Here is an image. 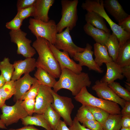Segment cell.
I'll use <instances>...</instances> for the list:
<instances>
[{"mask_svg":"<svg viewBox=\"0 0 130 130\" xmlns=\"http://www.w3.org/2000/svg\"><path fill=\"white\" fill-rule=\"evenodd\" d=\"M0 129H7L6 126L4 125L3 122L0 120Z\"/></svg>","mask_w":130,"mask_h":130,"instance_id":"cell-49","label":"cell"},{"mask_svg":"<svg viewBox=\"0 0 130 130\" xmlns=\"http://www.w3.org/2000/svg\"><path fill=\"white\" fill-rule=\"evenodd\" d=\"M43 114L52 130H55L60 120L61 117L60 115L53 108L51 105L48 108Z\"/></svg>","mask_w":130,"mask_h":130,"instance_id":"cell-29","label":"cell"},{"mask_svg":"<svg viewBox=\"0 0 130 130\" xmlns=\"http://www.w3.org/2000/svg\"><path fill=\"white\" fill-rule=\"evenodd\" d=\"M55 2L54 0H36L33 5L35 12L34 19L47 22L50 20L49 10Z\"/></svg>","mask_w":130,"mask_h":130,"instance_id":"cell-17","label":"cell"},{"mask_svg":"<svg viewBox=\"0 0 130 130\" xmlns=\"http://www.w3.org/2000/svg\"><path fill=\"white\" fill-rule=\"evenodd\" d=\"M122 74L126 78V81L130 83V65L121 67Z\"/></svg>","mask_w":130,"mask_h":130,"instance_id":"cell-42","label":"cell"},{"mask_svg":"<svg viewBox=\"0 0 130 130\" xmlns=\"http://www.w3.org/2000/svg\"><path fill=\"white\" fill-rule=\"evenodd\" d=\"M70 31L67 27L64 31L57 33L53 45L59 50L67 52L70 56L73 57L76 53L83 52L84 48L78 47L75 44L70 34Z\"/></svg>","mask_w":130,"mask_h":130,"instance_id":"cell-10","label":"cell"},{"mask_svg":"<svg viewBox=\"0 0 130 130\" xmlns=\"http://www.w3.org/2000/svg\"><path fill=\"white\" fill-rule=\"evenodd\" d=\"M118 25L125 31L130 33V15L122 20L118 22Z\"/></svg>","mask_w":130,"mask_h":130,"instance_id":"cell-40","label":"cell"},{"mask_svg":"<svg viewBox=\"0 0 130 130\" xmlns=\"http://www.w3.org/2000/svg\"><path fill=\"white\" fill-rule=\"evenodd\" d=\"M9 34L11 42L17 45V54L26 58L32 57L36 54V50L31 45V40L26 37V33L20 29L16 31L11 30Z\"/></svg>","mask_w":130,"mask_h":130,"instance_id":"cell-9","label":"cell"},{"mask_svg":"<svg viewBox=\"0 0 130 130\" xmlns=\"http://www.w3.org/2000/svg\"><path fill=\"white\" fill-rule=\"evenodd\" d=\"M85 20L88 23L95 27L110 33V31L107 27L104 19L97 13L92 11H87Z\"/></svg>","mask_w":130,"mask_h":130,"instance_id":"cell-22","label":"cell"},{"mask_svg":"<svg viewBox=\"0 0 130 130\" xmlns=\"http://www.w3.org/2000/svg\"><path fill=\"white\" fill-rule=\"evenodd\" d=\"M75 117L78 121L82 124L88 120H95L89 110L83 105L78 110Z\"/></svg>","mask_w":130,"mask_h":130,"instance_id":"cell-33","label":"cell"},{"mask_svg":"<svg viewBox=\"0 0 130 130\" xmlns=\"http://www.w3.org/2000/svg\"><path fill=\"white\" fill-rule=\"evenodd\" d=\"M21 120L24 126L36 125L43 127L46 130H52L43 114H36L33 116L28 115Z\"/></svg>","mask_w":130,"mask_h":130,"instance_id":"cell-23","label":"cell"},{"mask_svg":"<svg viewBox=\"0 0 130 130\" xmlns=\"http://www.w3.org/2000/svg\"><path fill=\"white\" fill-rule=\"evenodd\" d=\"M40 85L37 80L32 85L29 90L23 95L20 100L23 101L27 99H35L38 94Z\"/></svg>","mask_w":130,"mask_h":130,"instance_id":"cell-34","label":"cell"},{"mask_svg":"<svg viewBox=\"0 0 130 130\" xmlns=\"http://www.w3.org/2000/svg\"><path fill=\"white\" fill-rule=\"evenodd\" d=\"M70 130H91L80 124L75 117L72 125L69 127Z\"/></svg>","mask_w":130,"mask_h":130,"instance_id":"cell-41","label":"cell"},{"mask_svg":"<svg viewBox=\"0 0 130 130\" xmlns=\"http://www.w3.org/2000/svg\"><path fill=\"white\" fill-rule=\"evenodd\" d=\"M92 47L89 43H87L84 51L82 52H77L74 55V60L78 61L81 66H86L89 70H93L100 73L104 72V70L99 66L95 62L93 55L94 52L92 50Z\"/></svg>","mask_w":130,"mask_h":130,"instance_id":"cell-14","label":"cell"},{"mask_svg":"<svg viewBox=\"0 0 130 130\" xmlns=\"http://www.w3.org/2000/svg\"><path fill=\"white\" fill-rule=\"evenodd\" d=\"M94 48L95 57L94 60L99 67L104 63L105 64L113 61L109 56L105 46L96 43L94 45Z\"/></svg>","mask_w":130,"mask_h":130,"instance_id":"cell-21","label":"cell"},{"mask_svg":"<svg viewBox=\"0 0 130 130\" xmlns=\"http://www.w3.org/2000/svg\"><path fill=\"white\" fill-rule=\"evenodd\" d=\"M52 88L40 85L35 98L34 113L43 114L52 103L54 98L51 92Z\"/></svg>","mask_w":130,"mask_h":130,"instance_id":"cell-13","label":"cell"},{"mask_svg":"<svg viewBox=\"0 0 130 130\" xmlns=\"http://www.w3.org/2000/svg\"><path fill=\"white\" fill-rule=\"evenodd\" d=\"M28 28L36 38H43L54 44L56 35L58 33L57 24L54 20H50L46 22L30 18Z\"/></svg>","mask_w":130,"mask_h":130,"instance_id":"cell-6","label":"cell"},{"mask_svg":"<svg viewBox=\"0 0 130 130\" xmlns=\"http://www.w3.org/2000/svg\"><path fill=\"white\" fill-rule=\"evenodd\" d=\"M105 46L109 56L113 61L116 62L120 48L118 38L113 32L110 35Z\"/></svg>","mask_w":130,"mask_h":130,"instance_id":"cell-25","label":"cell"},{"mask_svg":"<svg viewBox=\"0 0 130 130\" xmlns=\"http://www.w3.org/2000/svg\"><path fill=\"white\" fill-rule=\"evenodd\" d=\"M74 98L82 105L99 108L110 114H120L121 109L119 104L111 101L96 97L88 91L86 87H83Z\"/></svg>","mask_w":130,"mask_h":130,"instance_id":"cell-4","label":"cell"},{"mask_svg":"<svg viewBox=\"0 0 130 130\" xmlns=\"http://www.w3.org/2000/svg\"><path fill=\"white\" fill-rule=\"evenodd\" d=\"M5 79L2 76L0 75V87L3 86L5 83Z\"/></svg>","mask_w":130,"mask_h":130,"instance_id":"cell-47","label":"cell"},{"mask_svg":"<svg viewBox=\"0 0 130 130\" xmlns=\"http://www.w3.org/2000/svg\"><path fill=\"white\" fill-rule=\"evenodd\" d=\"M14 70L13 64L10 63L8 58H5L0 62V74L4 78L6 82L11 80Z\"/></svg>","mask_w":130,"mask_h":130,"instance_id":"cell-28","label":"cell"},{"mask_svg":"<svg viewBox=\"0 0 130 130\" xmlns=\"http://www.w3.org/2000/svg\"><path fill=\"white\" fill-rule=\"evenodd\" d=\"M122 117L130 115V101H126L124 106L121 111Z\"/></svg>","mask_w":130,"mask_h":130,"instance_id":"cell-44","label":"cell"},{"mask_svg":"<svg viewBox=\"0 0 130 130\" xmlns=\"http://www.w3.org/2000/svg\"><path fill=\"white\" fill-rule=\"evenodd\" d=\"M22 101L18 100L12 106L5 104L0 108L2 114L0 115V120L6 126L17 123L20 120L28 115L22 106Z\"/></svg>","mask_w":130,"mask_h":130,"instance_id":"cell-8","label":"cell"},{"mask_svg":"<svg viewBox=\"0 0 130 130\" xmlns=\"http://www.w3.org/2000/svg\"><path fill=\"white\" fill-rule=\"evenodd\" d=\"M54 98L51 105L59 114L67 125L70 126L72 122L71 114L74 107L71 98L61 96L51 89Z\"/></svg>","mask_w":130,"mask_h":130,"instance_id":"cell-7","label":"cell"},{"mask_svg":"<svg viewBox=\"0 0 130 130\" xmlns=\"http://www.w3.org/2000/svg\"><path fill=\"white\" fill-rule=\"evenodd\" d=\"M54 130H70L65 123L60 120L56 128Z\"/></svg>","mask_w":130,"mask_h":130,"instance_id":"cell-45","label":"cell"},{"mask_svg":"<svg viewBox=\"0 0 130 130\" xmlns=\"http://www.w3.org/2000/svg\"><path fill=\"white\" fill-rule=\"evenodd\" d=\"M92 89L99 98L114 102L122 108L124 106L126 101L118 96L108 86V83L101 82L97 80L92 86Z\"/></svg>","mask_w":130,"mask_h":130,"instance_id":"cell-12","label":"cell"},{"mask_svg":"<svg viewBox=\"0 0 130 130\" xmlns=\"http://www.w3.org/2000/svg\"><path fill=\"white\" fill-rule=\"evenodd\" d=\"M103 5L104 8L118 22L129 15L117 0H104Z\"/></svg>","mask_w":130,"mask_h":130,"instance_id":"cell-18","label":"cell"},{"mask_svg":"<svg viewBox=\"0 0 130 130\" xmlns=\"http://www.w3.org/2000/svg\"><path fill=\"white\" fill-rule=\"evenodd\" d=\"M8 130H41L35 127L34 125H29L28 126H24L21 128L17 129H14L10 128Z\"/></svg>","mask_w":130,"mask_h":130,"instance_id":"cell-46","label":"cell"},{"mask_svg":"<svg viewBox=\"0 0 130 130\" xmlns=\"http://www.w3.org/2000/svg\"><path fill=\"white\" fill-rule=\"evenodd\" d=\"M103 1V0H86L82 3L81 7L83 9L87 11H92L97 13L106 20L112 32L117 37L120 48L130 39V33L125 31L109 17L104 7Z\"/></svg>","mask_w":130,"mask_h":130,"instance_id":"cell-3","label":"cell"},{"mask_svg":"<svg viewBox=\"0 0 130 130\" xmlns=\"http://www.w3.org/2000/svg\"><path fill=\"white\" fill-rule=\"evenodd\" d=\"M22 106L28 116H32L34 113L35 99H27L22 101Z\"/></svg>","mask_w":130,"mask_h":130,"instance_id":"cell-35","label":"cell"},{"mask_svg":"<svg viewBox=\"0 0 130 130\" xmlns=\"http://www.w3.org/2000/svg\"><path fill=\"white\" fill-rule=\"evenodd\" d=\"M36 0H18L16 6L17 11L30 7L34 4Z\"/></svg>","mask_w":130,"mask_h":130,"instance_id":"cell-39","label":"cell"},{"mask_svg":"<svg viewBox=\"0 0 130 130\" xmlns=\"http://www.w3.org/2000/svg\"><path fill=\"white\" fill-rule=\"evenodd\" d=\"M116 62L121 67L130 65V39L120 48Z\"/></svg>","mask_w":130,"mask_h":130,"instance_id":"cell-26","label":"cell"},{"mask_svg":"<svg viewBox=\"0 0 130 130\" xmlns=\"http://www.w3.org/2000/svg\"><path fill=\"white\" fill-rule=\"evenodd\" d=\"M120 114H110L102 125L104 130H120L121 128Z\"/></svg>","mask_w":130,"mask_h":130,"instance_id":"cell-27","label":"cell"},{"mask_svg":"<svg viewBox=\"0 0 130 130\" xmlns=\"http://www.w3.org/2000/svg\"><path fill=\"white\" fill-rule=\"evenodd\" d=\"M121 128H130V115L122 117L121 120Z\"/></svg>","mask_w":130,"mask_h":130,"instance_id":"cell-43","label":"cell"},{"mask_svg":"<svg viewBox=\"0 0 130 130\" xmlns=\"http://www.w3.org/2000/svg\"><path fill=\"white\" fill-rule=\"evenodd\" d=\"M86 107L91 113L95 120L102 125L109 117L110 114L101 109L90 106H86Z\"/></svg>","mask_w":130,"mask_h":130,"instance_id":"cell-32","label":"cell"},{"mask_svg":"<svg viewBox=\"0 0 130 130\" xmlns=\"http://www.w3.org/2000/svg\"><path fill=\"white\" fill-rule=\"evenodd\" d=\"M35 11L34 7L33 5L28 7L17 11V13L15 16L23 20L29 17H33Z\"/></svg>","mask_w":130,"mask_h":130,"instance_id":"cell-36","label":"cell"},{"mask_svg":"<svg viewBox=\"0 0 130 130\" xmlns=\"http://www.w3.org/2000/svg\"><path fill=\"white\" fill-rule=\"evenodd\" d=\"M13 65L14 70L11 80L15 81L23 74H28L35 70L37 67L36 60L32 57L26 58L24 60L15 61Z\"/></svg>","mask_w":130,"mask_h":130,"instance_id":"cell-15","label":"cell"},{"mask_svg":"<svg viewBox=\"0 0 130 130\" xmlns=\"http://www.w3.org/2000/svg\"><path fill=\"white\" fill-rule=\"evenodd\" d=\"M15 92V81L11 80L0 87V95L5 101L11 98Z\"/></svg>","mask_w":130,"mask_h":130,"instance_id":"cell-30","label":"cell"},{"mask_svg":"<svg viewBox=\"0 0 130 130\" xmlns=\"http://www.w3.org/2000/svg\"><path fill=\"white\" fill-rule=\"evenodd\" d=\"M59 78L53 87V90L57 92L61 89H67L74 96L78 94L83 87H90L91 84L88 73L82 72L77 74L66 68L61 70Z\"/></svg>","mask_w":130,"mask_h":130,"instance_id":"cell-2","label":"cell"},{"mask_svg":"<svg viewBox=\"0 0 130 130\" xmlns=\"http://www.w3.org/2000/svg\"><path fill=\"white\" fill-rule=\"evenodd\" d=\"M23 20L15 16L11 21L7 22L6 24V27L11 30L16 31L20 29Z\"/></svg>","mask_w":130,"mask_h":130,"instance_id":"cell-37","label":"cell"},{"mask_svg":"<svg viewBox=\"0 0 130 130\" xmlns=\"http://www.w3.org/2000/svg\"><path fill=\"white\" fill-rule=\"evenodd\" d=\"M125 86L126 88V89L130 91V83L126 82H125Z\"/></svg>","mask_w":130,"mask_h":130,"instance_id":"cell-50","label":"cell"},{"mask_svg":"<svg viewBox=\"0 0 130 130\" xmlns=\"http://www.w3.org/2000/svg\"><path fill=\"white\" fill-rule=\"evenodd\" d=\"M83 29L85 32L92 37L96 43L104 46H105L111 34L103 30L96 28L88 23L84 25Z\"/></svg>","mask_w":130,"mask_h":130,"instance_id":"cell-20","label":"cell"},{"mask_svg":"<svg viewBox=\"0 0 130 130\" xmlns=\"http://www.w3.org/2000/svg\"><path fill=\"white\" fill-rule=\"evenodd\" d=\"M37 68L34 76L40 85L51 88H53L57 82L55 78L42 67L38 66Z\"/></svg>","mask_w":130,"mask_h":130,"instance_id":"cell-24","label":"cell"},{"mask_svg":"<svg viewBox=\"0 0 130 130\" xmlns=\"http://www.w3.org/2000/svg\"><path fill=\"white\" fill-rule=\"evenodd\" d=\"M120 130H130V128H121Z\"/></svg>","mask_w":130,"mask_h":130,"instance_id":"cell-51","label":"cell"},{"mask_svg":"<svg viewBox=\"0 0 130 130\" xmlns=\"http://www.w3.org/2000/svg\"><path fill=\"white\" fill-rule=\"evenodd\" d=\"M49 42L41 37L36 38L33 43L32 47L38 54L36 60L37 67H42L55 78H59L61 68L50 47Z\"/></svg>","mask_w":130,"mask_h":130,"instance_id":"cell-1","label":"cell"},{"mask_svg":"<svg viewBox=\"0 0 130 130\" xmlns=\"http://www.w3.org/2000/svg\"><path fill=\"white\" fill-rule=\"evenodd\" d=\"M82 124L84 126L91 130H104L102 124L95 120L86 121Z\"/></svg>","mask_w":130,"mask_h":130,"instance_id":"cell-38","label":"cell"},{"mask_svg":"<svg viewBox=\"0 0 130 130\" xmlns=\"http://www.w3.org/2000/svg\"><path fill=\"white\" fill-rule=\"evenodd\" d=\"M37 80L35 78L32 77L28 73L25 74L22 77L15 81L16 92L14 95V101L16 102L20 100L23 95Z\"/></svg>","mask_w":130,"mask_h":130,"instance_id":"cell-16","label":"cell"},{"mask_svg":"<svg viewBox=\"0 0 130 130\" xmlns=\"http://www.w3.org/2000/svg\"><path fill=\"white\" fill-rule=\"evenodd\" d=\"M62 17L56 25L58 33L62 32L65 28L72 30L76 26L78 19L77 6L78 0H62Z\"/></svg>","mask_w":130,"mask_h":130,"instance_id":"cell-5","label":"cell"},{"mask_svg":"<svg viewBox=\"0 0 130 130\" xmlns=\"http://www.w3.org/2000/svg\"><path fill=\"white\" fill-rule=\"evenodd\" d=\"M108 86L119 97L126 101H130V92L118 82H113L108 84Z\"/></svg>","mask_w":130,"mask_h":130,"instance_id":"cell-31","label":"cell"},{"mask_svg":"<svg viewBox=\"0 0 130 130\" xmlns=\"http://www.w3.org/2000/svg\"><path fill=\"white\" fill-rule=\"evenodd\" d=\"M105 64L106 72L100 80V82L109 84L117 79L121 80L124 78V77L122 74L121 67L116 62L113 61Z\"/></svg>","mask_w":130,"mask_h":130,"instance_id":"cell-19","label":"cell"},{"mask_svg":"<svg viewBox=\"0 0 130 130\" xmlns=\"http://www.w3.org/2000/svg\"><path fill=\"white\" fill-rule=\"evenodd\" d=\"M49 44L52 52L58 63L61 70L66 68L77 74L82 72V67L70 58L68 52L60 51L49 42Z\"/></svg>","mask_w":130,"mask_h":130,"instance_id":"cell-11","label":"cell"},{"mask_svg":"<svg viewBox=\"0 0 130 130\" xmlns=\"http://www.w3.org/2000/svg\"><path fill=\"white\" fill-rule=\"evenodd\" d=\"M6 101L4 100L0 95V108L5 104Z\"/></svg>","mask_w":130,"mask_h":130,"instance_id":"cell-48","label":"cell"}]
</instances>
